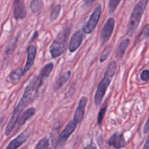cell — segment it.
Listing matches in <instances>:
<instances>
[{
  "label": "cell",
  "instance_id": "cell-1",
  "mask_svg": "<svg viewBox=\"0 0 149 149\" xmlns=\"http://www.w3.org/2000/svg\"><path fill=\"white\" fill-rule=\"evenodd\" d=\"M44 79H45L39 74V75L35 76L26 86L23 92V96L20 98L18 106L15 109L13 115L10 119V122L7 124L5 130L6 135H9L13 132L23 111L26 109L28 105L31 104L37 97L39 94V90L43 83Z\"/></svg>",
  "mask_w": 149,
  "mask_h": 149
},
{
  "label": "cell",
  "instance_id": "cell-2",
  "mask_svg": "<svg viewBox=\"0 0 149 149\" xmlns=\"http://www.w3.org/2000/svg\"><path fill=\"white\" fill-rule=\"evenodd\" d=\"M116 66V63L115 61L111 62L110 65H108L106 71H105L104 77L101 80L99 84H98L94 96V103L96 106L100 104L104 96H105V93H106L107 90H108V85L111 82L112 77H113L114 74H115Z\"/></svg>",
  "mask_w": 149,
  "mask_h": 149
},
{
  "label": "cell",
  "instance_id": "cell-3",
  "mask_svg": "<svg viewBox=\"0 0 149 149\" xmlns=\"http://www.w3.org/2000/svg\"><path fill=\"white\" fill-rule=\"evenodd\" d=\"M71 32V26H69L59 32L49 47L50 53L53 58L62 55L67 48V41Z\"/></svg>",
  "mask_w": 149,
  "mask_h": 149
},
{
  "label": "cell",
  "instance_id": "cell-4",
  "mask_svg": "<svg viewBox=\"0 0 149 149\" xmlns=\"http://www.w3.org/2000/svg\"><path fill=\"white\" fill-rule=\"evenodd\" d=\"M147 4L148 0H140L134 6L131 15H130L129 23L127 25V32L129 33L134 31L138 27Z\"/></svg>",
  "mask_w": 149,
  "mask_h": 149
},
{
  "label": "cell",
  "instance_id": "cell-5",
  "mask_svg": "<svg viewBox=\"0 0 149 149\" xmlns=\"http://www.w3.org/2000/svg\"><path fill=\"white\" fill-rule=\"evenodd\" d=\"M77 124L74 120H72L66 125L64 129L61 132V133L58 135V138L56 144V149H60L64 146L65 143L67 142L69 137L72 135L74 130L76 129Z\"/></svg>",
  "mask_w": 149,
  "mask_h": 149
},
{
  "label": "cell",
  "instance_id": "cell-6",
  "mask_svg": "<svg viewBox=\"0 0 149 149\" xmlns=\"http://www.w3.org/2000/svg\"><path fill=\"white\" fill-rule=\"evenodd\" d=\"M101 13H102V7H101L100 4H97L92 14L91 15L87 23L83 26V31L85 33L89 34L94 30L96 25L98 24L99 19H100Z\"/></svg>",
  "mask_w": 149,
  "mask_h": 149
},
{
  "label": "cell",
  "instance_id": "cell-7",
  "mask_svg": "<svg viewBox=\"0 0 149 149\" xmlns=\"http://www.w3.org/2000/svg\"><path fill=\"white\" fill-rule=\"evenodd\" d=\"M114 26H115V20L112 17H110L105 22L100 33V42L102 45H105L110 39L113 32Z\"/></svg>",
  "mask_w": 149,
  "mask_h": 149
},
{
  "label": "cell",
  "instance_id": "cell-8",
  "mask_svg": "<svg viewBox=\"0 0 149 149\" xmlns=\"http://www.w3.org/2000/svg\"><path fill=\"white\" fill-rule=\"evenodd\" d=\"M85 37V33L83 30H78L72 35L69 44V50L71 52L78 49Z\"/></svg>",
  "mask_w": 149,
  "mask_h": 149
},
{
  "label": "cell",
  "instance_id": "cell-9",
  "mask_svg": "<svg viewBox=\"0 0 149 149\" xmlns=\"http://www.w3.org/2000/svg\"><path fill=\"white\" fill-rule=\"evenodd\" d=\"M37 55V48L34 45H29L27 47V59L26 65L23 69V76L25 75L34 63L35 58Z\"/></svg>",
  "mask_w": 149,
  "mask_h": 149
},
{
  "label": "cell",
  "instance_id": "cell-10",
  "mask_svg": "<svg viewBox=\"0 0 149 149\" xmlns=\"http://www.w3.org/2000/svg\"><path fill=\"white\" fill-rule=\"evenodd\" d=\"M108 145L115 149H121L126 146V141L122 133L115 132L110 138Z\"/></svg>",
  "mask_w": 149,
  "mask_h": 149
},
{
  "label": "cell",
  "instance_id": "cell-11",
  "mask_svg": "<svg viewBox=\"0 0 149 149\" xmlns=\"http://www.w3.org/2000/svg\"><path fill=\"white\" fill-rule=\"evenodd\" d=\"M13 15L16 20H20L26 17V9L23 0H15Z\"/></svg>",
  "mask_w": 149,
  "mask_h": 149
},
{
  "label": "cell",
  "instance_id": "cell-12",
  "mask_svg": "<svg viewBox=\"0 0 149 149\" xmlns=\"http://www.w3.org/2000/svg\"><path fill=\"white\" fill-rule=\"evenodd\" d=\"M87 101L88 98L86 97H83L80 99V101H79L78 106H77V109L75 111V113L74 114V118H73V120L77 124H79L80 122H81L83 117H84L85 109H86Z\"/></svg>",
  "mask_w": 149,
  "mask_h": 149
},
{
  "label": "cell",
  "instance_id": "cell-13",
  "mask_svg": "<svg viewBox=\"0 0 149 149\" xmlns=\"http://www.w3.org/2000/svg\"><path fill=\"white\" fill-rule=\"evenodd\" d=\"M28 137H29V133L27 132V130L24 131L20 133L18 136L16 137L15 139H13L5 149H17L26 142V140L28 139Z\"/></svg>",
  "mask_w": 149,
  "mask_h": 149
},
{
  "label": "cell",
  "instance_id": "cell-14",
  "mask_svg": "<svg viewBox=\"0 0 149 149\" xmlns=\"http://www.w3.org/2000/svg\"><path fill=\"white\" fill-rule=\"evenodd\" d=\"M35 112H36V110L34 108H30L23 111V113L20 114L18 121V127L19 128L23 126L29 119H31L34 115Z\"/></svg>",
  "mask_w": 149,
  "mask_h": 149
},
{
  "label": "cell",
  "instance_id": "cell-15",
  "mask_svg": "<svg viewBox=\"0 0 149 149\" xmlns=\"http://www.w3.org/2000/svg\"><path fill=\"white\" fill-rule=\"evenodd\" d=\"M70 74H71V72L70 71H67L58 77V78L57 79L56 81H55V84H54V90L55 91L61 89L67 82L70 77Z\"/></svg>",
  "mask_w": 149,
  "mask_h": 149
},
{
  "label": "cell",
  "instance_id": "cell-16",
  "mask_svg": "<svg viewBox=\"0 0 149 149\" xmlns=\"http://www.w3.org/2000/svg\"><path fill=\"white\" fill-rule=\"evenodd\" d=\"M129 44H130L129 39H124V40H123L122 42L120 43V45H118V48H117L116 52H115V57H116L118 60H121V58H123L124 53H125L126 49H127V48L128 47Z\"/></svg>",
  "mask_w": 149,
  "mask_h": 149
},
{
  "label": "cell",
  "instance_id": "cell-17",
  "mask_svg": "<svg viewBox=\"0 0 149 149\" xmlns=\"http://www.w3.org/2000/svg\"><path fill=\"white\" fill-rule=\"evenodd\" d=\"M43 1L42 0H32L31 1L30 8L32 10V13L35 14H38L40 13L43 9Z\"/></svg>",
  "mask_w": 149,
  "mask_h": 149
},
{
  "label": "cell",
  "instance_id": "cell-18",
  "mask_svg": "<svg viewBox=\"0 0 149 149\" xmlns=\"http://www.w3.org/2000/svg\"><path fill=\"white\" fill-rule=\"evenodd\" d=\"M112 45H108V46H106L105 48H104L103 51H102V54H101L100 59H99V61H100L101 63L104 62V61H105L107 59H108L110 54L111 51H112Z\"/></svg>",
  "mask_w": 149,
  "mask_h": 149
},
{
  "label": "cell",
  "instance_id": "cell-19",
  "mask_svg": "<svg viewBox=\"0 0 149 149\" xmlns=\"http://www.w3.org/2000/svg\"><path fill=\"white\" fill-rule=\"evenodd\" d=\"M22 76H23V70L20 68H18L10 74L9 79H10L13 81H16V80L20 79Z\"/></svg>",
  "mask_w": 149,
  "mask_h": 149
},
{
  "label": "cell",
  "instance_id": "cell-20",
  "mask_svg": "<svg viewBox=\"0 0 149 149\" xmlns=\"http://www.w3.org/2000/svg\"><path fill=\"white\" fill-rule=\"evenodd\" d=\"M61 6L60 4H57L52 9L51 14H50V19H51V21H54L58 17L60 11H61Z\"/></svg>",
  "mask_w": 149,
  "mask_h": 149
},
{
  "label": "cell",
  "instance_id": "cell-21",
  "mask_svg": "<svg viewBox=\"0 0 149 149\" xmlns=\"http://www.w3.org/2000/svg\"><path fill=\"white\" fill-rule=\"evenodd\" d=\"M48 148H49V141L47 138H43L37 143L34 149H48Z\"/></svg>",
  "mask_w": 149,
  "mask_h": 149
},
{
  "label": "cell",
  "instance_id": "cell-22",
  "mask_svg": "<svg viewBox=\"0 0 149 149\" xmlns=\"http://www.w3.org/2000/svg\"><path fill=\"white\" fill-rule=\"evenodd\" d=\"M121 0H110L109 1V13L112 14L115 11Z\"/></svg>",
  "mask_w": 149,
  "mask_h": 149
},
{
  "label": "cell",
  "instance_id": "cell-23",
  "mask_svg": "<svg viewBox=\"0 0 149 149\" xmlns=\"http://www.w3.org/2000/svg\"><path fill=\"white\" fill-rule=\"evenodd\" d=\"M106 111H107V104H105V106H103L102 108H101V109L99 111V113H98L97 124L99 125H101V124H102V120H103L104 119V116H105V113H106Z\"/></svg>",
  "mask_w": 149,
  "mask_h": 149
},
{
  "label": "cell",
  "instance_id": "cell-24",
  "mask_svg": "<svg viewBox=\"0 0 149 149\" xmlns=\"http://www.w3.org/2000/svg\"><path fill=\"white\" fill-rule=\"evenodd\" d=\"M148 36H149V27L148 26H146L145 27H144L143 30L142 31L140 36H138L137 42H140V41L143 40V39H145V38H148Z\"/></svg>",
  "mask_w": 149,
  "mask_h": 149
},
{
  "label": "cell",
  "instance_id": "cell-25",
  "mask_svg": "<svg viewBox=\"0 0 149 149\" xmlns=\"http://www.w3.org/2000/svg\"><path fill=\"white\" fill-rule=\"evenodd\" d=\"M140 79L143 81H147L149 80V70H144L140 74Z\"/></svg>",
  "mask_w": 149,
  "mask_h": 149
},
{
  "label": "cell",
  "instance_id": "cell-26",
  "mask_svg": "<svg viewBox=\"0 0 149 149\" xmlns=\"http://www.w3.org/2000/svg\"><path fill=\"white\" fill-rule=\"evenodd\" d=\"M148 131H149V116L148 118L147 121H146L145 125L144 126V129H143V132H144V133H148Z\"/></svg>",
  "mask_w": 149,
  "mask_h": 149
},
{
  "label": "cell",
  "instance_id": "cell-27",
  "mask_svg": "<svg viewBox=\"0 0 149 149\" xmlns=\"http://www.w3.org/2000/svg\"><path fill=\"white\" fill-rule=\"evenodd\" d=\"M84 149H97V148H96V145H95L94 143H90L89 145H88Z\"/></svg>",
  "mask_w": 149,
  "mask_h": 149
},
{
  "label": "cell",
  "instance_id": "cell-28",
  "mask_svg": "<svg viewBox=\"0 0 149 149\" xmlns=\"http://www.w3.org/2000/svg\"><path fill=\"white\" fill-rule=\"evenodd\" d=\"M143 149H149V134L148 135V138L147 139H146V141L145 143V145L144 146H143Z\"/></svg>",
  "mask_w": 149,
  "mask_h": 149
},
{
  "label": "cell",
  "instance_id": "cell-29",
  "mask_svg": "<svg viewBox=\"0 0 149 149\" xmlns=\"http://www.w3.org/2000/svg\"><path fill=\"white\" fill-rule=\"evenodd\" d=\"M96 0H84V4L86 6H90L91 4H92V3H93Z\"/></svg>",
  "mask_w": 149,
  "mask_h": 149
},
{
  "label": "cell",
  "instance_id": "cell-30",
  "mask_svg": "<svg viewBox=\"0 0 149 149\" xmlns=\"http://www.w3.org/2000/svg\"><path fill=\"white\" fill-rule=\"evenodd\" d=\"M1 29H0V36H1Z\"/></svg>",
  "mask_w": 149,
  "mask_h": 149
},
{
  "label": "cell",
  "instance_id": "cell-31",
  "mask_svg": "<svg viewBox=\"0 0 149 149\" xmlns=\"http://www.w3.org/2000/svg\"><path fill=\"white\" fill-rule=\"evenodd\" d=\"M23 149H26V148H23Z\"/></svg>",
  "mask_w": 149,
  "mask_h": 149
}]
</instances>
